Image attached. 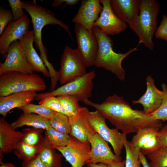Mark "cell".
Here are the masks:
<instances>
[{
  "mask_svg": "<svg viewBox=\"0 0 167 167\" xmlns=\"http://www.w3.org/2000/svg\"><path fill=\"white\" fill-rule=\"evenodd\" d=\"M84 103L94 108L116 128L126 135L136 133L147 127H162L161 121L155 119L143 110L133 109L122 96L115 93L109 96L100 104L89 100Z\"/></svg>",
  "mask_w": 167,
  "mask_h": 167,
  "instance_id": "cell-1",
  "label": "cell"
},
{
  "mask_svg": "<svg viewBox=\"0 0 167 167\" xmlns=\"http://www.w3.org/2000/svg\"><path fill=\"white\" fill-rule=\"evenodd\" d=\"M139 158L141 164L142 165L143 167H150L145 155L141 151L139 153Z\"/></svg>",
  "mask_w": 167,
  "mask_h": 167,
  "instance_id": "cell-41",
  "label": "cell"
},
{
  "mask_svg": "<svg viewBox=\"0 0 167 167\" xmlns=\"http://www.w3.org/2000/svg\"><path fill=\"white\" fill-rule=\"evenodd\" d=\"M30 21L26 14L19 20L11 21L8 24L0 37V53L3 59L6 58L11 44L19 40L29 31Z\"/></svg>",
  "mask_w": 167,
  "mask_h": 167,
  "instance_id": "cell-13",
  "label": "cell"
},
{
  "mask_svg": "<svg viewBox=\"0 0 167 167\" xmlns=\"http://www.w3.org/2000/svg\"><path fill=\"white\" fill-rule=\"evenodd\" d=\"M164 127L167 128V123L166 124H165L164 126H163Z\"/></svg>",
  "mask_w": 167,
  "mask_h": 167,
  "instance_id": "cell-45",
  "label": "cell"
},
{
  "mask_svg": "<svg viewBox=\"0 0 167 167\" xmlns=\"http://www.w3.org/2000/svg\"><path fill=\"white\" fill-rule=\"evenodd\" d=\"M11 71L26 74H32L34 71L26 60L20 42L18 40L11 44L5 61L0 62V75Z\"/></svg>",
  "mask_w": 167,
  "mask_h": 167,
  "instance_id": "cell-10",
  "label": "cell"
},
{
  "mask_svg": "<svg viewBox=\"0 0 167 167\" xmlns=\"http://www.w3.org/2000/svg\"><path fill=\"white\" fill-rule=\"evenodd\" d=\"M23 113L36 114L45 118L49 120L57 112L42 106L30 103L18 108Z\"/></svg>",
  "mask_w": 167,
  "mask_h": 167,
  "instance_id": "cell-32",
  "label": "cell"
},
{
  "mask_svg": "<svg viewBox=\"0 0 167 167\" xmlns=\"http://www.w3.org/2000/svg\"><path fill=\"white\" fill-rule=\"evenodd\" d=\"M10 124L15 129L25 125L45 130L51 127L49 119L31 113H23L17 119Z\"/></svg>",
  "mask_w": 167,
  "mask_h": 167,
  "instance_id": "cell-23",
  "label": "cell"
},
{
  "mask_svg": "<svg viewBox=\"0 0 167 167\" xmlns=\"http://www.w3.org/2000/svg\"><path fill=\"white\" fill-rule=\"evenodd\" d=\"M85 64L76 49L66 46L60 60L59 80L64 85L81 77L87 72Z\"/></svg>",
  "mask_w": 167,
  "mask_h": 167,
  "instance_id": "cell-7",
  "label": "cell"
},
{
  "mask_svg": "<svg viewBox=\"0 0 167 167\" xmlns=\"http://www.w3.org/2000/svg\"><path fill=\"white\" fill-rule=\"evenodd\" d=\"M13 15L11 10L1 6L0 7V36L9 23L12 21Z\"/></svg>",
  "mask_w": 167,
  "mask_h": 167,
  "instance_id": "cell-36",
  "label": "cell"
},
{
  "mask_svg": "<svg viewBox=\"0 0 167 167\" xmlns=\"http://www.w3.org/2000/svg\"><path fill=\"white\" fill-rule=\"evenodd\" d=\"M150 160V167H167V147L161 146L153 152L148 155Z\"/></svg>",
  "mask_w": 167,
  "mask_h": 167,
  "instance_id": "cell-31",
  "label": "cell"
},
{
  "mask_svg": "<svg viewBox=\"0 0 167 167\" xmlns=\"http://www.w3.org/2000/svg\"><path fill=\"white\" fill-rule=\"evenodd\" d=\"M23 136L22 132L16 131L4 118H0V158L2 159V154L15 149Z\"/></svg>",
  "mask_w": 167,
  "mask_h": 167,
  "instance_id": "cell-21",
  "label": "cell"
},
{
  "mask_svg": "<svg viewBox=\"0 0 167 167\" xmlns=\"http://www.w3.org/2000/svg\"><path fill=\"white\" fill-rule=\"evenodd\" d=\"M40 147L32 146L20 141L14 150V153L18 158L23 160V162H28L37 155Z\"/></svg>",
  "mask_w": 167,
  "mask_h": 167,
  "instance_id": "cell-28",
  "label": "cell"
},
{
  "mask_svg": "<svg viewBox=\"0 0 167 167\" xmlns=\"http://www.w3.org/2000/svg\"><path fill=\"white\" fill-rule=\"evenodd\" d=\"M96 76L95 71H92L53 91L37 94L35 99L38 101L48 96H71L84 103L92 96Z\"/></svg>",
  "mask_w": 167,
  "mask_h": 167,
  "instance_id": "cell-6",
  "label": "cell"
},
{
  "mask_svg": "<svg viewBox=\"0 0 167 167\" xmlns=\"http://www.w3.org/2000/svg\"><path fill=\"white\" fill-rule=\"evenodd\" d=\"M56 150L51 146H41L38 154L45 167H61L63 156L57 153Z\"/></svg>",
  "mask_w": 167,
  "mask_h": 167,
  "instance_id": "cell-24",
  "label": "cell"
},
{
  "mask_svg": "<svg viewBox=\"0 0 167 167\" xmlns=\"http://www.w3.org/2000/svg\"><path fill=\"white\" fill-rule=\"evenodd\" d=\"M92 32L98 43V49L95 66L103 68L114 74L121 81H124L126 72L122 66V60L132 53L138 50L131 48L125 53H115L113 50V42L111 38L97 27H94Z\"/></svg>",
  "mask_w": 167,
  "mask_h": 167,
  "instance_id": "cell-3",
  "label": "cell"
},
{
  "mask_svg": "<svg viewBox=\"0 0 167 167\" xmlns=\"http://www.w3.org/2000/svg\"><path fill=\"white\" fill-rule=\"evenodd\" d=\"M160 9L156 0H141L139 15L136 20L129 25L138 36L139 44H143L151 51L154 48L152 39L157 28V18Z\"/></svg>",
  "mask_w": 167,
  "mask_h": 167,
  "instance_id": "cell-4",
  "label": "cell"
},
{
  "mask_svg": "<svg viewBox=\"0 0 167 167\" xmlns=\"http://www.w3.org/2000/svg\"><path fill=\"white\" fill-rule=\"evenodd\" d=\"M79 1L78 0H55L53 1L52 4L53 7H56L65 3L63 7L67 5L70 6L75 5Z\"/></svg>",
  "mask_w": 167,
  "mask_h": 167,
  "instance_id": "cell-40",
  "label": "cell"
},
{
  "mask_svg": "<svg viewBox=\"0 0 167 167\" xmlns=\"http://www.w3.org/2000/svg\"><path fill=\"white\" fill-rule=\"evenodd\" d=\"M19 41L22 47L26 59L33 68L34 71L41 72L45 77H50V75L48 69L33 47V30L29 31Z\"/></svg>",
  "mask_w": 167,
  "mask_h": 167,
  "instance_id": "cell-19",
  "label": "cell"
},
{
  "mask_svg": "<svg viewBox=\"0 0 167 167\" xmlns=\"http://www.w3.org/2000/svg\"><path fill=\"white\" fill-rule=\"evenodd\" d=\"M126 153L125 167H140L139 158L140 150L126 140L124 143Z\"/></svg>",
  "mask_w": 167,
  "mask_h": 167,
  "instance_id": "cell-29",
  "label": "cell"
},
{
  "mask_svg": "<svg viewBox=\"0 0 167 167\" xmlns=\"http://www.w3.org/2000/svg\"><path fill=\"white\" fill-rule=\"evenodd\" d=\"M8 2L13 14V21L19 20L26 15L23 11V2L20 0H9Z\"/></svg>",
  "mask_w": 167,
  "mask_h": 167,
  "instance_id": "cell-35",
  "label": "cell"
},
{
  "mask_svg": "<svg viewBox=\"0 0 167 167\" xmlns=\"http://www.w3.org/2000/svg\"><path fill=\"white\" fill-rule=\"evenodd\" d=\"M87 167H108V166L106 164L103 163H89L87 164Z\"/></svg>",
  "mask_w": 167,
  "mask_h": 167,
  "instance_id": "cell-43",
  "label": "cell"
},
{
  "mask_svg": "<svg viewBox=\"0 0 167 167\" xmlns=\"http://www.w3.org/2000/svg\"><path fill=\"white\" fill-rule=\"evenodd\" d=\"M46 87L44 80L38 74L11 71L0 75V96L24 91H42Z\"/></svg>",
  "mask_w": 167,
  "mask_h": 167,
  "instance_id": "cell-5",
  "label": "cell"
},
{
  "mask_svg": "<svg viewBox=\"0 0 167 167\" xmlns=\"http://www.w3.org/2000/svg\"><path fill=\"white\" fill-rule=\"evenodd\" d=\"M39 104L57 112L61 113V106L57 96H48L41 100Z\"/></svg>",
  "mask_w": 167,
  "mask_h": 167,
  "instance_id": "cell-34",
  "label": "cell"
},
{
  "mask_svg": "<svg viewBox=\"0 0 167 167\" xmlns=\"http://www.w3.org/2000/svg\"><path fill=\"white\" fill-rule=\"evenodd\" d=\"M99 0H82L77 14L72 21L79 24L92 33L94 23L102 11L103 6Z\"/></svg>",
  "mask_w": 167,
  "mask_h": 167,
  "instance_id": "cell-15",
  "label": "cell"
},
{
  "mask_svg": "<svg viewBox=\"0 0 167 167\" xmlns=\"http://www.w3.org/2000/svg\"><path fill=\"white\" fill-rule=\"evenodd\" d=\"M147 89L145 93L137 100H133L132 104H141L143 111L150 114L156 109L161 105L163 96L162 91L156 87L154 80L151 75H148L146 79Z\"/></svg>",
  "mask_w": 167,
  "mask_h": 167,
  "instance_id": "cell-18",
  "label": "cell"
},
{
  "mask_svg": "<svg viewBox=\"0 0 167 167\" xmlns=\"http://www.w3.org/2000/svg\"><path fill=\"white\" fill-rule=\"evenodd\" d=\"M141 2V0H110V5L115 15L130 25L139 15Z\"/></svg>",
  "mask_w": 167,
  "mask_h": 167,
  "instance_id": "cell-20",
  "label": "cell"
},
{
  "mask_svg": "<svg viewBox=\"0 0 167 167\" xmlns=\"http://www.w3.org/2000/svg\"><path fill=\"white\" fill-rule=\"evenodd\" d=\"M51 126L60 132L70 135L71 128L68 117L58 112L49 120Z\"/></svg>",
  "mask_w": 167,
  "mask_h": 167,
  "instance_id": "cell-30",
  "label": "cell"
},
{
  "mask_svg": "<svg viewBox=\"0 0 167 167\" xmlns=\"http://www.w3.org/2000/svg\"><path fill=\"white\" fill-rule=\"evenodd\" d=\"M71 139L70 135L59 132L51 127L45 131L44 139L41 145L64 147L68 144Z\"/></svg>",
  "mask_w": 167,
  "mask_h": 167,
  "instance_id": "cell-25",
  "label": "cell"
},
{
  "mask_svg": "<svg viewBox=\"0 0 167 167\" xmlns=\"http://www.w3.org/2000/svg\"><path fill=\"white\" fill-rule=\"evenodd\" d=\"M125 160L107 165L108 167H125Z\"/></svg>",
  "mask_w": 167,
  "mask_h": 167,
  "instance_id": "cell-42",
  "label": "cell"
},
{
  "mask_svg": "<svg viewBox=\"0 0 167 167\" xmlns=\"http://www.w3.org/2000/svg\"><path fill=\"white\" fill-rule=\"evenodd\" d=\"M22 167H45L41 161L39 155L27 162H23Z\"/></svg>",
  "mask_w": 167,
  "mask_h": 167,
  "instance_id": "cell-38",
  "label": "cell"
},
{
  "mask_svg": "<svg viewBox=\"0 0 167 167\" xmlns=\"http://www.w3.org/2000/svg\"><path fill=\"white\" fill-rule=\"evenodd\" d=\"M161 86L163 96L161 105L157 109L150 114L155 119L165 122L167 120V85L162 83Z\"/></svg>",
  "mask_w": 167,
  "mask_h": 167,
  "instance_id": "cell-33",
  "label": "cell"
},
{
  "mask_svg": "<svg viewBox=\"0 0 167 167\" xmlns=\"http://www.w3.org/2000/svg\"><path fill=\"white\" fill-rule=\"evenodd\" d=\"M89 113L87 107H80L75 115L68 118L71 136L81 141H87L96 133L88 122Z\"/></svg>",
  "mask_w": 167,
  "mask_h": 167,
  "instance_id": "cell-16",
  "label": "cell"
},
{
  "mask_svg": "<svg viewBox=\"0 0 167 167\" xmlns=\"http://www.w3.org/2000/svg\"><path fill=\"white\" fill-rule=\"evenodd\" d=\"M23 136L20 141L35 147H40L44 137L42 135L43 129L36 128H25L22 130Z\"/></svg>",
  "mask_w": 167,
  "mask_h": 167,
  "instance_id": "cell-26",
  "label": "cell"
},
{
  "mask_svg": "<svg viewBox=\"0 0 167 167\" xmlns=\"http://www.w3.org/2000/svg\"><path fill=\"white\" fill-rule=\"evenodd\" d=\"M157 135L161 146L167 147V128L163 126L157 132Z\"/></svg>",
  "mask_w": 167,
  "mask_h": 167,
  "instance_id": "cell-39",
  "label": "cell"
},
{
  "mask_svg": "<svg viewBox=\"0 0 167 167\" xmlns=\"http://www.w3.org/2000/svg\"><path fill=\"white\" fill-rule=\"evenodd\" d=\"M74 30L77 44L76 49L86 66L95 65L98 49L96 36L93 32H90L79 24H75Z\"/></svg>",
  "mask_w": 167,
  "mask_h": 167,
  "instance_id": "cell-9",
  "label": "cell"
},
{
  "mask_svg": "<svg viewBox=\"0 0 167 167\" xmlns=\"http://www.w3.org/2000/svg\"><path fill=\"white\" fill-rule=\"evenodd\" d=\"M53 147L60 152L72 167H83L86 164L91 149L89 141H81L71 136L66 146Z\"/></svg>",
  "mask_w": 167,
  "mask_h": 167,
  "instance_id": "cell-11",
  "label": "cell"
},
{
  "mask_svg": "<svg viewBox=\"0 0 167 167\" xmlns=\"http://www.w3.org/2000/svg\"><path fill=\"white\" fill-rule=\"evenodd\" d=\"M102 5L103 10L94 27L99 28L108 35H118L127 28L126 23L120 19L113 12L110 0H99Z\"/></svg>",
  "mask_w": 167,
  "mask_h": 167,
  "instance_id": "cell-12",
  "label": "cell"
},
{
  "mask_svg": "<svg viewBox=\"0 0 167 167\" xmlns=\"http://www.w3.org/2000/svg\"><path fill=\"white\" fill-rule=\"evenodd\" d=\"M161 129L150 127L142 129L134 135L131 143L139 149L144 155L151 154L161 147L157 135V132Z\"/></svg>",
  "mask_w": 167,
  "mask_h": 167,
  "instance_id": "cell-17",
  "label": "cell"
},
{
  "mask_svg": "<svg viewBox=\"0 0 167 167\" xmlns=\"http://www.w3.org/2000/svg\"><path fill=\"white\" fill-rule=\"evenodd\" d=\"M23 7L29 14L34 32V42L36 47L40 51V56L51 75L54 74L56 71L48 60L47 49L44 45L42 39V31L47 25H58L67 32L71 39L73 38L69 26L57 19L54 13L45 7L38 5L35 1L23 2Z\"/></svg>",
  "mask_w": 167,
  "mask_h": 167,
  "instance_id": "cell-2",
  "label": "cell"
},
{
  "mask_svg": "<svg viewBox=\"0 0 167 167\" xmlns=\"http://www.w3.org/2000/svg\"><path fill=\"white\" fill-rule=\"evenodd\" d=\"M61 106V113L68 118L75 115L81 106L79 104V100L71 96H57Z\"/></svg>",
  "mask_w": 167,
  "mask_h": 167,
  "instance_id": "cell-27",
  "label": "cell"
},
{
  "mask_svg": "<svg viewBox=\"0 0 167 167\" xmlns=\"http://www.w3.org/2000/svg\"><path fill=\"white\" fill-rule=\"evenodd\" d=\"M154 36L158 39L167 41V16L164 15L159 26L157 27Z\"/></svg>",
  "mask_w": 167,
  "mask_h": 167,
  "instance_id": "cell-37",
  "label": "cell"
},
{
  "mask_svg": "<svg viewBox=\"0 0 167 167\" xmlns=\"http://www.w3.org/2000/svg\"><path fill=\"white\" fill-rule=\"evenodd\" d=\"M37 93L34 91H29L0 96V114L3 118L11 110L27 105L36 98Z\"/></svg>",
  "mask_w": 167,
  "mask_h": 167,
  "instance_id": "cell-22",
  "label": "cell"
},
{
  "mask_svg": "<svg viewBox=\"0 0 167 167\" xmlns=\"http://www.w3.org/2000/svg\"><path fill=\"white\" fill-rule=\"evenodd\" d=\"M0 167H15V165L13 164L10 163H3L1 164Z\"/></svg>",
  "mask_w": 167,
  "mask_h": 167,
  "instance_id": "cell-44",
  "label": "cell"
},
{
  "mask_svg": "<svg viewBox=\"0 0 167 167\" xmlns=\"http://www.w3.org/2000/svg\"><path fill=\"white\" fill-rule=\"evenodd\" d=\"M91 149L86 164L89 163L111 164L122 161L121 156L112 151L107 142L96 133L90 139Z\"/></svg>",
  "mask_w": 167,
  "mask_h": 167,
  "instance_id": "cell-14",
  "label": "cell"
},
{
  "mask_svg": "<svg viewBox=\"0 0 167 167\" xmlns=\"http://www.w3.org/2000/svg\"><path fill=\"white\" fill-rule=\"evenodd\" d=\"M105 119L96 110L89 112L88 121L90 125L96 133L111 144L114 154L120 156L124 143L127 140V135L120 132L116 128H109L106 123Z\"/></svg>",
  "mask_w": 167,
  "mask_h": 167,
  "instance_id": "cell-8",
  "label": "cell"
}]
</instances>
